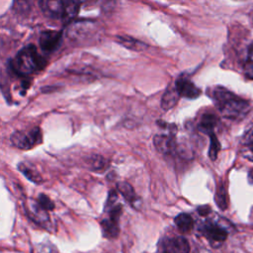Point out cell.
<instances>
[{
  "label": "cell",
  "instance_id": "obj_25",
  "mask_svg": "<svg viewBox=\"0 0 253 253\" xmlns=\"http://www.w3.org/2000/svg\"><path fill=\"white\" fill-rule=\"evenodd\" d=\"M117 200H118V194L115 190H111L109 192V195H108V199L106 201V204H105V211L111 209L112 207H114L116 204H117Z\"/></svg>",
  "mask_w": 253,
  "mask_h": 253
},
{
  "label": "cell",
  "instance_id": "obj_24",
  "mask_svg": "<svg viewBox=\"0 0 253 253\" xmlns=\"http://www.w3.org/2000/svg\"><path fill=\"white\" fill-rule=\"evenodd\" d=\"M38 204L41 206L42 209L44 211H52L54 209L53 202L44 194H40L38 198Z\"/></svg>",
  "mask_w": 253,
  "mask_h": 253
},
{
  "label": "cell",
  "instance_id": "obj_14",
  "mask_svg": "<svg viewBox=\"0 0 253 253\" xmlns=\"http://www.w3.org/2000/svg\"><path fill=\"white\" fill-rule=\"evenodd\" d=\"M174 222H175L177 228L182 233H188L194 227L193 217L189 213H186V212H182V213H179L178 215H176L174 218Z\"/></svg>",
  "mask_w": 253,
  "mask_h": 253
},
{
  "label": "cell",
  "instance_id": "obj_8",
  "mask_svg": "<svg viewBox=\"0 0 253 253\" xmlns=\"http://www.w3.org/2000/svg\"><path fill=\"white\" fill-rule=\"evenodd\" d=\"M61 41H62V31L47 30V31L42 32L40 36L39 43L42 50L51 52L60 45Z\"/></svg>",
  "mask_w": 253,
  "mask_h": 253
},
{
  "label": "cell",
  "instance_id": "obj_29",
  "mask_svg": "<svg viewBox=\"0 0 253 253\" xmlns=\"http://www.w3.org/2000/svg\"><path fill=\"white\" fill-rule=\"evenodd\" d=\"M248 180L251 184H253V169H251L248 173Z\"/></svg>",
  "mask_w": 253,
  "mask_h": 253
},
{
  "label": "cell",
  "instance_id": "obj_23",
  "mask_svg": "<svg viewBox=\"0 0 253 253\" xmlns=\"http://www.w3.org/2000/svg\"><path fill=\"white\" fill-rule=\"evenodd\" d=\"M31 253H57L56 247H54L49 242H43L36 245Z\"/></svg>",
  "mask_w": 253,
  "mask_h": 253
},
{
  "label": "cell",
  "instance_id": "obj_12",
  "mask_svg": "<svg viewBox=\"0 0 253 253\" xmlns=\"http://www.w3.org/2000/svg\"><path fill=\"white\" fill-rule=\"evenodd\" d=\"M179 93L177 92L175 86H169L162 95L161 98V108L164 111L172 109L179 100Z\"/></svg>",
  "mask_w": 253,
  "mask_h": 253
},
{
  "label": "cell",
  "instance_id": "obj_27",
  "mask_svg": "<svg viewBox=\"0 0 253 253\" xmlns=\"http://www.w3.org/2000/svg\"><path fill=\"white\" fill-rule=\"evenodd\" d=\"M197 211H198V212H199L201 215L205 216V215H208V214L210 213L211 208L208 207V206H201V207H199V208L197 209Z\"/></svg>",
  "mask_w": 253,
  "mask_h": 253
},
{
  "label": "cell",
  "instance_id": "obj_22",
  "mask_svg": "<svg viewBox=\"0 0 253 253\" xmlns=\"http://www.w3.org/2000/svg\"><path fill=\"white\" fill-rule=\"evenodd\" d=\"M210 136V150H209V156L211 160H215L217 157V154L220 150V143L215 135V133H211Z\"/></svg>",
  "mask_w": 253,
  "mask_h": 253
},
{
  "label": "cell",
  "instance_id": "obj_3",
  "mask_svg": "<svg viewBox=\"0 0 253 253\" xmlns=\"http://www.w3.org/2000/svg\"><path fill=\"white\" fill-rule=\"evenodd\" d=\"M42 12L51 19H71L75 17L80 9L78 1L42 0L39 2Z\"/></svg>",
  "mask_w": 253,
  "mask_h": 253
},
{
  "label": "cell",
  "instance_id": "obj_15",
  "mask_svg": "<svg viewBox=\"0 0 253 253\" xmlns=\"http://www.w3.org/2000/svg\"><path fill=\"white\" fill-rule=\"evenodd\" d=\"M116 39H117V42L120 44H122L123 46H125L128 49L135 50V51H141L147 47V44H145L144 42H142L136 39L130 38L128 36H119Z\"/></svg>",
  "mask_w": 253,
  "mask_h": 253
},
{
  "label": "cell",
  "instance_id": "obj_11",
  "mask_svg": "<svg viewBox=\"0 0 253 253\" xmlns=\"http://www.w3.org/2000/svg\"><path fill=\"white\" fill-rule=\"evenodd\" d=\"M101 228L104 237L109 239L116 238L120 232L119 220L113 219L111 217H106L101 220Z\"/></svg>",
  "mask_w": 253,
  "mask_h": 253
},
{
  "label": "cell",
  "instance_id": "obj_9",
  "mask_svg": "<svg viewBox=\"0 0 253 253\" xmlns=\"http://www.w3.org/2000/svg\"><path fill=\"white\" fill-rule=\"evenodd\" d=\"M174 86L179 95L187 99H196L201 95V90L184 75H181L176 79Z\"/></svg>",
  "mask_w": 253,
  "mask_h": 253
},
{
  "label": "cell",
  "instance_id": "obj_26",
  "mask_svg": "<svg viewBox=\"0 0 253 253\" xmlns=\"http://www.w3.org/2000/svg\"><path fill=\"white\" fill-rule=\"evenodd\" d=\"M244 73L248 78L253 80V65L248 61L244 65Z\"/></svg>",
  "mask_w": 253,
  "mask_h": 253
},
{
  "label": "cell",
  "instance_id": "obj_4",
  "mask_svg": "<svg viewBox=\"0 0 253 253\" xmlns=\"http://www.w3.org/2000/svg\"><path fill=\"white\" fill-rule=\"evenodd\" d=\"M42 139V130L40 127L35 126L29 131L16 130L10 136L11 144L19 149L29 150L41 143Z\"/></svg>",
  "mask_w": 253,
  "mask_h": 253
},
{
  "label": "cell",
  "instance_id": "obj_10",
  "mask_svg": "<svg viewBox=\"0 0 253 253\" xmlns=\"http://www.w3.org/2000/svg\"><path fill=\"white\" fill-rule=\"evenodd\" d=\"M175 134H156L153 137V144L158 152L164 155H171L177 151Z\"/></svg>",
  "mask_w": 253,
  "mask_h": 253
},
{
  "label": "cell",
  "instance_id": "obj_13",
  "mask_svg": "<svg viewBox=\"0 0 253 253\" xmlns=\"http://www.w3.org/2000/svg\"><path fill=\"white\" fill-rule=\"evenodd\" d=\"M216 124H217V118L213 114L205 113L200 120L198 127L201 131L210 135L214 132V127Z\"/></svg>",
  "mask_w": 253,
  "mask_h": 253
},
{
  "label": "cell",
  "instance_id": "obj_2",
  "mask_svg": "<svg viewBox=\"0 0 253 253\" xmlns=\"http://www.w3.org/2000/svg\"><path fill=\"white\" fill-rule=\"evenodd\" d=\"M45 64V58L39 54L37 47L34 44H28L18 51L11 66L18 75L28 76L42 69Z\"/></svg>",
  "mask_w": 253,
  "mask_h": 253
},
{
  "label": "cell",
  "instance_id": "obj_16",
  "mask_svg": "<svg viewBox=\"0 0 253 253\" xmlns=\"http://www.w3.org/2000/svg\"><path fill=\"white\" fill-rule=\"evenodd\" d=\"M18 170L31 182L35 184H41L42 182V178L39 174V172L32 167V165L26 163V162H21L18 164Z\"/></svg>",
  "mask_w": 253,
  "mask_h": 253
},
{
  "label": "cell",
  "instance_id": "obj_5",
  "mask_svg": "<svg viewBox=\"0 0 253 253\" xmlns=\"http://www.w3.org/2000/svg\"><path fill=\"white\" fill-rule=\"evenodd\" d=\"M94 22L82 21L75 22L68 26L66 30L67 38L77 43L91 40L97 34V27Z\"/></svg>",
  "mask_w": 253,
  "mask_h": 253
},
{
  "label": "cell",
  "instance_id": "obj_28",
  "mask_svg": "<svg viewBox=\"0 0 253 253\" xmlns=\"http://www.w3.org/2000/svg\"><path fill=\"white\" fill-rule=\"evenodd\" d=\"M249 63H251L253 65V43L251 44V46L249 47V52H248V60Z\"/></svg>",
  "mask_w": 253,
  "mask_h": 253
},
{
  "label": "cell",
  "instance_id": "obj_17",
  "mask_svg": "<svg viewBox=\"0 0 253 253\" xmlns=\"http://www.w3.org/2000/svg\"><path fill=\"white\" fill-rule=\"evenodd\" d=\"M117 188H118V191L123 195V197L132 206L134 207L136 201L138 200L133 188L131 187V185L127 182H119L117 184Z\"/></svg>",
  "mask_w": 253,
  "mask_h": 253
},
{
  "label": "cell",
  "instance_id": "obj_20",
  "mask_svg": "<svg viewBox=\"0 0 253 253\" xmlns=\"http://www.w3.org/2000/svg\"><path fill=\"white\" fill-rule=\"evenodd\" d=\"M215 203L218 206V208L222 211L227 209V195L225 188L222 184H220L216 188V193H215Z\"/></svg>",
  "mask_w": 253,
  "mask_h": 253
},
{
  "label": "cell",
  "instance_id": "obj_1",
  "mask_svg": "<svg viewBox=\"0 0 253 253\" xmlns=\"http://www.w3.org/2000/svg\"><path fill=\"white\" fill-rule=\"evenodd\" d=\"M211 98L219 113L229 120H240L244 118L250 109L247 101L220 86L212 89Z\"/></svg>",
  "mask_w": 253,
  "mask_h": 253
},
{
  "label": "cell",
  "instance_id": "obj_7",
  "mask_svg": "<svg viewBox=\"0 0 253 253\" xmlns=\"http://www.w3.org/2000/svg\"><path fill=\"white\" fill-rule=\"evenodd\" d=\"M160 250L162 253H190V244L185 237L174 235L161 240Z\"/></svg>",
  "mask_w": 253,
  "mask_h": 253
},
{
  "label": "cell",
  "instance_id": "obj_21",
  "mask_svg": "<svg viewBox=\"0 0 253 253\" xmlns=\"http://www.w3.org/2000/svg\"><path fill=\"white\" fill-rule=\"evenodd\" d=\"M88 165L93 171H102L107 168V161L102 156L94 155L88 159Z\"/></svg>",
  "mask_w": 253,
  "mask_h": 253
},
{
  "label": "cell",
  "instance_id": "obj_18",
  "mask_svg": "<svg viewBox=\"0 0 253 253\" xmlns=\"http://www.w3.org/2000/svg\"><path fill=\"white\" fill-rule=\"evenodd\" d=\"M242 154L253 161V126H251L244 134L242 141Z\"/></svg>",
  "mask_w": 253,
  "mask_h": 253
},
{
  "label": "cell",
  "instance_id": "obj_19",
  "mask_svg": "<svg viewBox=\"0 0 253 253\" xmlns=\"http://www.w3.org/2000/svg\"><path fill=\"white\" fill-rule=\"evenodd\" d=\"M30 216L36 222L42 223L48 220V214H46V211L41 208L38 202H32L31 210H30Z\"/></svg>",
  "mask_w": 253,
  "mask_h": 253
},
{
  "label": "cell",
  "instance_id": "obj_6",
  "mask_svg": "<svg viewBox=\"0 0 253 253\" xmlns=\"http://www.w3.org/2000/svg\"><path fill=\"white\" fill-rule=\"evenodd\" d=\"M201 231L209 242L214 247H218L221 243H223L228 235L224 227L211 220L206 221L201 226Z\"/></svg>",
  "mask_w": 253,
  "mask_h": 253
}]
</instances>
